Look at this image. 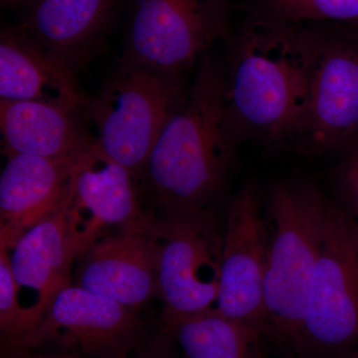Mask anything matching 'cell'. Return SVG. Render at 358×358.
Here are the masks:
<instances>
[{"label": "cell", "instance_id": "cell-12", "mask_svg": "<svg viewBox=\"0 0 358 358\" xmlns=\"http://www.w3.org/2000/svg\"><path fill=\"white\" fill-rule=\"evenodd\" d=\"M358 134V38L324 34L300 136L313 152L343 148Z\"/></svg>", "mask_w": 358, "mask_h": 358}, {"label": "cell", "instance_id": "cell-13", "mask_svg": "<svg viewBox=\"0 0 358 358\" xmlns=\"http://www.w3.org/2000/svg\"><path fill=\"white\" fill-rule=\"evenodd\" d=\"M8 251L20 308L27 294L30 303L28 331L23 334L26 336L43 319L59 292L72 285L71 271L77 256L71 246L63 203L57 211L24 233ZM26 303L27 301L24 308Z\"/></svg>", "mask_w": 358, "mask_h": 358}, {"label": "cell", "instance_id": "cell-7", "mask_svg": "<svg viewBox=\"0 0 358 358\" xmlns=\"http://www.w3.org/2000/svg\"><path fill=\"white\" fill-rule=\"evenodd\" d=\"M358 341V225L329 202L296 345L336 350Z\"/></svg>", "mask_w": 358, "mask_h": 358}, {"label": "cell", "instance_id": "cell-20", "mask_svg": "<svg viewBox=\"0 0 358 358\" xmlns=\"http://www.w3.org/2000/svg\"><path fill=\"white\" fill-rule=\"evenodd\" d=\"M0 331L4 348H10L24 334V317L18 301L17 286L9 251L0 240Z\"/></svg>", "mask_w": 358, "mask_h": 358}, {"label": "cell", "instance_id": "cell-15", "mask_svg": "<svg viewBox=\"0 0 358 358\" xmlns=\"http://www.w3.org/2000/svg\"><path fill=\"white\" fill-rule=\"evenodd\" d=\"M71 68L42 50L17 28L0 36V100L57 106L77 114L87 100Z\"/></svg>", "mask_w": 358, "mask_h": 358}, {"label": "cell", "instance_id": "cell-8", "mask_svg": "<svg viewBox=\"0 0 358 358\" xmlns=\"http://www.w3.org/2000/svg\"><path fill=\"white\" fill-rule=\"evenodd\" d=\"M140 331L136 310L72 284L59 292L31 333L9 348L55 343L77 358H127Z\"/></svg>", "mask_w": 358, "mask_h": 358}, {"label": "cell", "instance_id": "cell-21", "mask_svg": "<svg viewBox=\"0 0 358 358\" xmlns=\"http://www.w3.org/2000/svg\"><path fill=\"white\" fill-rule=\"evenodd\" d=\"M336 169V189L343 209L358 225V134L345 148Z\"/></svg>", "mask_w": 358, "mask_h": 358}, {"label": "cell", "instance_id": "cell-9", "mask_svg": "<svg viewBox=\"0 0 358 358\" xmlns=\"http://www.w3.org/2000/svg\"><path fill=\"white\" fill-rule=\"evenodd\" d=\"M134 176L92 140L74 157L63 206L77 258L107 228L127 229L152 220L141 208Z\"/></svg>", "mask_w": 358, "mask_h": 358}, {"label": "cell", "instance_id": "cell-22", "mask_svg": "<svg viewBox=\"0 0 358 358\" xmlns=\"http://www.w3.org/2000/svg\"><path fill=\"white\" fill-rule=\"evenodd\" d=\"M8 352L6 358H30L28 350H16V348H6Z\"/></svg>", "mask_w": 358, "mask_h": 358}, {"label": "cell", "instance_id": "cell-4", "mask_svg": "<svg viewBox=\"0 0 358 358\" xmlns=\"http://www.w3.org/2000/svg\"><path fill=\"white\" fill-rule=\"evenodd\" d=\"M179 77L120 64L84 112L91 140L134 174L143 173L169 117L185 99Z\"/></svg>", "mask_w": 358, "mask_h": 358}, {"label": "cell", "instance_id": "cell-19", "mask_svg": "<svg viewBox=\"0 0 358 358\" xmlns=\"http://www.w3.org/2000/svg\"><path fill=\"white\" fill-rule=\"evenodd\" d=\"M252 20L301 24L313 21H358V0H260Z\"/></svg>", "mask_w": 358, "mask_h": 358}, {"label": "cell", "instance_id": "cell-1", "mask_svg": "<svg viewBox=\"0 0 358 358\" xmlns=\"http://www.w3.org/2000/svg\"><path fill=\"white\" fill-rule=\"evenodd\" d=\"M324 34L301 24L252 20L237 35L225 100L238 143L300 136Z\"/></svg>", "mask_w": 358, "mask_h": 358}, {"label": "cell", "instance_id": "cell-17", "mask_svg": "<svg viewBox=\"0 0 358 358\" xmlns=\"http://www.w3.org/2000/svg\"><path fill=\"white\" fill-rule=\"evenodd\" d=\"M0 129L6 155L72 157L91 141L75 113L30 101L0 100Z\"/></svg>", "mask_w": 358, "mask_h": 358}, {"label": "cell", "instance_id": "cell-11", "mask_svg": "<svg viewBox=\"0 0 358 358\" xmlns=\"http://www.w3.org/2000/svg\"><path fill=\"white\" fill-rule=\"evenodd\" d=\"M159 258L152 218L84 250L75 263L74 285L136 310L157 294Z\"/></svg>", "mask_w": 358, "mask_h": 358}, {"label": "cell", "instance_id": "cell-2", "mask_svg": "<svg viewBox=\"0 0 358 358\" xmlns=\"http://www.w3.org/2000/svg\"><path fill=\"white\" fill-rule=\"evenodd\" d=\"M236 143L226 106L225 72L207 56L141 173L162 213L210 210Z\"/></svg>", "mask_w": 358, "mask_h": 358}, {"label": "cell", "instance_id": "cell-14", "mask_svg": "<svg viewBox=\"0 0 358 358\" xmlns=\"http://www.w3.org/2000/svg\"><path fill=\"white\" fill-rule=\"evenodd\" d=\"M0 176V240L13 248L24 233L57 211L69 186L74 157L6 155Z\"/></svg>", "mask_w": 358, "mask_h": 358}, {"label": "cell", "instance_id": "cell-23", "mask_svg": "<svg viewBox=\"0 0 358 358\" xmlns=\"http://www.w3.org/2000/svg\"><path fill=\"white\" fill-rule=\"evenodd\" d=\"M28 352H29L30 358H77L71 355H66V353H60V355H42V353H32L30 350H28Z\"/></svg>", "mask_w": 358, "mask_h": 358}, {"label": "cell", "instance_id": "cell-6", "mask_svg": "<svg viewBox=\"0 0 358 358\" xmlns=\"http://www.w3.org/2000/svg\"><path fill=\"white\" fill-rule=\"evenodd\" d=\"M159 242L157 296L162 326L216 310L223 235L212 209L171 212L154 219Z\"/></svg>", "mask_w": 358, "mask_h": 358}, {"label": "cell", "instance_id": "cell-5", "mask_svg": "<svg viewBox=\"0 0 358 358\" xmlns=\"http://www.w3.org/2000/svg\"><path fill=\"white\" fill-rule=\"evenodd\" d=\"M228 0H136L121 65L179 77L229 32Z\"/></svg>", "mask_w": 358, "mask_h": 358}, {"label": "cell", "instance_id": "cell-16", "mask_svg": "<svg viewBox=\"0 0 358 358\" xmlns=\"http://www.w3.org/2000/svg\"><path fill=\"white\" fill-rule=\"evenodd\" d=\"M115 0H37L17 28L33 43L74 70L100 37Z\"/></svg>", "mask_w": 358, "mask_h": 358}, {"label": "cell", "instance_id": "cell-10", "mask_svg": "<svg viewBox=\"0 0 358 358\" xmlns=\"http://www.w3.org/2000/svg\"><path fill=\"white\" fill-rule=\"evenodd\" d=\"M268 234L253 185L233 199L223 234L216 310L264 334Z\"/></svg>", "mask_w": 358, "mask_h": 358}, {"label": "cell", "instance_id": "cell-26", "mask_svg": "<svg viewBox=\"0 0 358 358\" xmlns=\"http://www.w3.org/2000/svg\"><path fill=\"white\" fill-rule=\"evenodd\" d=\"M352 358H358V353L357 355H355V357H353Z\"/></svg>", "mask_w": 358, "mask_h": 358}, {"label": "cell", "instance_id": "cell-25", "mask_svg": "<svg viewBox=\"0 0 358 358\" xmlns=\"http://www.w3.org/2000/svg\"><path fill=\"white\" fill-rule=\"evenodd\" d=\"M145 358H162L159 357V355H155V357H145Z\"/></svg>", "mask_w": 358, "mask_h": 358}, {"label": "cell", "instance_id": "cell-24", "mask_svg": "<svg viewBox=\"0 0 358 358\" xmlns=\"http://www.w3.org/2000/svg\"><path fill=\"white\" fill-rule=\"evenodd\" d=\"M4 3L6 4H15L20 3L21 1H24V0H3Z\"/></svg>", "mask_w": 358, "mask_h": 358}, {"label": "cell", "instance_id": "cell-18", "mask_svg": "<svg viewBox=\"0 0 358 358\" xmlns=\"http://www.w3.org/2000/svg\"><path fill=\"white\" fill-rule=\"evenodd\" d=\"M162 329L183 358H262L261 334L217 310L180 317Z\"/></svg>", "mask_w": 358, "mask_h": 358}, {"label": "cell", "instance_id": "cell-3", "mask_svg": "<svg viewBox=\"0 0 358 358\" xmlns=\"http://www.w3.org/2000/svg\"><path fill=\"white\" fill-rule=\"evenodd\" d=\"M329 204L308 183L282 182L271 192L264 334L296 343Z\"/></svg>", "mask_w": 358, "mask_h": 358}]
</instances>
